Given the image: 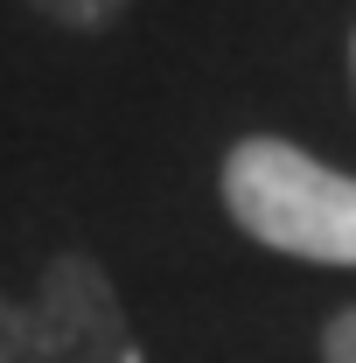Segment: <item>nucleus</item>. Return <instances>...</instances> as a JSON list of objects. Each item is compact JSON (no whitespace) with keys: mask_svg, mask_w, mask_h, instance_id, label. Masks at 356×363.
I'll return each instance as SVG.
<instances>
[{"mask_svg":"<svg viewBox=\"0 0 356 363\" xmlns=\"http://www.w3.org/2000/svg\"><path fill=\"white\" fill-rule=\"evenodd\" d=\"M223 210L266 252L308 266H356V175L301 154L294 140H238L223 154Z\"/></svg>","mask_w":356,"mask_h":363,"instance_id":"nucleus-1","label":"nucleus"},{"mask_svg":"<svg viewBox=\"0 0 356 363\" xmlns=\"http://www.w3.org/2000/svg\"><path fill=\"white\" fill-rule=\"evenodd\" d=\"M0 363H147L98 259L56 252L35 301L0 294Z\"/></svg>","mask_w":356,"mask_h":363,"instance_id":"nucleus-2","label":"nucleus"},{"mask_svg":"<svg viewBox=\"0 0 356 363\" xmlns=\"http://www.w3.org/2000/svg\"><path fill=\"white\" fill-rule=\"evenodd\" d=\"M35 14H49L56 28H105L126 14V0H28Z\"/></svg>","mask_w":356,"mask_h":363,"instance_id":"nucleus-3","label":"nucleus"},{"mask_svg":"<svg viewBox=\"0 0 356 363\" xmlns=\"http://www.w3.org/2000/svg\"><path fill=\"white\" fill-rule=\"evenodd\" d=\"M321 363H356V308H343L321 328Z\"/></svg>","mask_w":356,"mask_h":363,"instance_id":"nucleus-4","label":"nucleus"}]
</instances>
